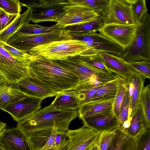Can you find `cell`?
Here are the masks:
<instances>
[{
	"label": "cell",
	"mask_w": 150,
	"mask_h": 150,
	"mask_svg": "<svg viewBox=\"0 0 150 150\" xmlns=\"http://www.w3.org/2000/svg\"><path fill=\"white\" fill-rule=\"evenodd\" d=\"M99 54L102 57L108 67L111 71L127 81L134 70L122 58L114 54L102 52Z\"/></svg>",
	"instance_id": "obj_19"
},
{
	"label": "cell",
	"mask_w": 150,
	"mask_h": 150,
	"mask_svg": "<svg viewBox=\"0 0 150 150\" xmlns=\"http://www.w3.org/2000/svg\"><path fill=\"white\" fill-rule=\"evenodd\" d=\"M31 59L32 57L23 59L12 56L3 47L2 42L0 40V75L7 82L16 84L29 77Z\"/></svg>",
	"instance_id": "obj_6"
},
{
	"label": "cell",
	"mask_w": 150,
	"mask_h": 150,
	"mask_svg": "<svg viewBox=\"0 0 150 150\" xmlns=\"http://www.w3.org/2000/svg\"><path fill=\"white\" fill-rule=\"evenodd\" d=\"M125 62L150 61V16L148 13L142 17L130 45L120 56Z\"/></svg>",
	"instance_id": "obj_5"
},
{
	"label": "cell",
	"mask_w": 150,
	"mask_h": 150,
	"mask_svg": "<svg viewBox=\"0 0 150 150\" xmlns=\"http://www.w3.org/2000/svg\"><path fill=\"white\" fill-rule=\"evenodd\" d=\"M54 129L40 130L30 134L27 139L31 150H42L47 143Z\"/></svg>",
	"instance_id": "obj_26"
},
{
	"label": "cell",
	"mask_w": 150,
	"mask_h": 150,
	"mask_svg": "<svg viewBox=\"0 0 150 150\" xmlns=\"http://www.w3.org/2000/svg\"><path fill=\"white\" fill-rule=\"evenodd\" d=\"M79 56L83 62L93 68L110 74H115L106 66L103 59L99 54Z\"/></svg>",
	"instance_id": "obj_32"
},
{
	"label": "cell",
	"mask_w": 150,
	"mask_h": 150,
	"mask_svg": "<svg viewBox=\"0 0 150 150\" xmlns=\"http://www.w3.org/2000/svg\"><path fill=\"white\" fill-rule=\"evenodd\" d=\"M138 25L106 24L97 32L120 46L124 50L132 42Z\"/></svg>",
	"instance_id": "obj_10"
},
{
	"label": "cell",
	"mask_w": 150,
	"mask_h": 150,
	"mask_svg": "<svg viewBox=\"0 0 150 150\" xmlns=\"http://www.w3.org/2000/svg\"><path fill=\"white\" fill-rule=\"evenodd\" d=\"M116 131L101 132L96 142L98 150H107L110 146Z\"/></svg>",
	"instance_id": "obj_37"
},
{
	"label": "cell",
	"mask_w": 150,
	"mask_h": 150,
	"mask_svg": "<svg viewBox=\"0 0 150 150\" xmlns=\"http://www.w3.org/2000/svg\"><path fill=\"white\" fill-rule=\"evenodd\" d=\"M99 15L93 9L84 6L72 5L56 23L62 29L89 21Z\"/></svg>",
	"instance_id": "obj_13"
},
{
	"label": "cell",
	"mask_w": 150,
	"mask_h": 150,
	"mask_svg": "<svg viewBox=\"0 0 150 150\" xmlns=\"http://www.w3.org/2000/svg\"><path fill=\"white\" fill-rule=\"evenodd\" d=\"M104 25L103 18L100 14L92 20L85 23L73 25L64 29L68 32H97Z\"/></svg>",
	"instance_id": "obj_28"
},
{
	"label": "cell",
	"mask_w": 150,
	"mask_h": 150,
	"mask_svg": "<svg viewBox=\"0 0 150 150\" xmlns=\"http://www.w3.org/2000/svg\"><path fill=\"white\" fill-rule=\"evenodd\" d=\"M51 105L61 110H76L80 106L78 96L73 89L57 94Z\"/></svg>",
	"instance_id": "obj_21"
},
{
	"label": "cell",
	"mask_w": 150,
	"mask_h": 150,
	"mask_svg": "<svg viewBox=\"0 0 150 150\" xmlns=\"http://www.w3.org/2000/svg\"><path fill=\"white\" fill-rule=\"evenodd\" d=\"M3 47L12 56L23 59H30L32 55L26 52L19 50L10 45L7 43L2 42Z\"/></svg>",
	"instance_id": "obj_41"
},
{
	"label": "cell",
	"mask_w": 150,
	"mask_h": 150,
	"mask_svg": "<svg viewBox=\"0 0 150 150\" xmlns=\"http://www.w3.org/2000/svg\"><path fill=\"white\" fill-rule=\"evenodd\" d=\"M144 124L147 129L150 128V85L143 87L139 100Z\"/></svg>",
	"instance_id": "obj_30"
},
{
	"label": "cell",
	"mask_w": 150,
	"mask_h": 150,
	"mask_svg": "<svg viewBox=\"0 0 150 150\" xmlns=\"http://www.w3.org/2000/svg\"><path fill=\"white\" fill-rule=\"evenodd\" d=\"M0 150H5L0 146Z\"/></svg>",
	"instance_id": "obj_47"
},
{
	"label": "cell",
	"mask_w": 150,
	"mask_h": 150,
	"mask_svg": "<svg viewBox=\"0 0 150 150\" xmlns=\"http://www.w3.org/2000/svg\"><path fill=\"white\" fill-rule=\"evenodd\" d=\"M115 98L92 101L82 105L78 110L79 118L82 120L113 111Z\"/></svg>",
	"instance_id": "obj_17"
},
{
	"label": "cell",
	"mask_w": 150,
	"mask_h": 150,
	"mask_svg": "<svg viewBox=\"0 0 150 150\" xmlns=\"http://www.w3.org/2000/svg\"><path fill=\"white\" fill-rule=\"evenodd\" d=\"M69 140L66 150H90L96 143L100 133L85 125L66 132Z\"/></svg>",
	"instance_id": "obj_11"
},
{
	"label": "cell",
	"mask_w": 150,
	"mask_h": 150,
	"mask_svg": "<svg viewBox=\"0 0 150 150\" xmlns=\"http://www.w3.org/2000/svg\"><path fill=\"white\" fill-rule=\"evenodd\" d=\"M88 48L84 42L67 38L38 46L25 52L38 54L53 61L85 55Z\"/></svg>",
	"instance_id": "obj_4"
},
{
	"label": "cell",
	"mask_w": 150,
	"mask_h": 150,
	"mask_svg": "<svg viewBox=\"0 0 150 150\" xmlns=\"http://www.w3.org/2000/svg\"><path fill=\"white\" fill-rule=\"evenodd\" d=\"M67 138L66 132L58 130L55 138L56 146L61 143L65 138Z\"/></svg>",
	"instance_id": "obj_42"
},
{
	"label": "cell",
	"mask_w": 150,
	"mask_h": 150,
	"mask_svg": "<svg viewBox=\"0 0 150 150\" xmlns=\"http://www.w3.org/2000/svg\"><path fill=\"white\" fill-rule=\"evenodd\" d=\"M125 81V79H123L119 84L114 101L113 112L117 120L120 106L127 88Z\"/></svg>",
	"instance_id": "obj_35"
},
{
	"label": "cell",
	"mask_w": 150,
	"mask_h": 150,
	"mask_svg": "<svg viewBox=\"0 0 150 150\" xmlns=\"http://www.w3.org/2000/svg\"><path fill=\"white\" fill-rule=\"evenodd\" d=\"M100 14L104 25H134L127 0H110L108 7Z\"/></svg>",
	"instance_id": "obj_9"
},
{
	"label": "cell",
	"mask_w": 150,
	"mask_h": 150,
	"mask_svg": "<svg viewBox=\"0 0 150 150\" xmlns=\"http://www.w3.org/2000/svg\"><path fill=\"white\" fill-rule=\"evenodd\" d=\"M69 142L68 139L65 138L59 144L50 150H66Z\"/></svg>",
	"instance_id": "obj_43"
},
{
	"label": "cell",
	"mask_w": 150,
	"mask_h": 150,
	"mask_svg": "<svg viewBox=\"0 0 150 150\" xmlns=\"http://www.w3.org/2000/svg\"><path fill=\"white\" fill-rule=\"evenodd\" d=\"M30 11L27 10L18 17L8 27L0 33V40L7 43L11 38L15 34L24 24L29 23Z\"/></svg>",
	"instance_id": "obj_25"
},
{
	"label": "cell",
	"mask_w": 150,
	"mask_h": 150,
	"mask_svg": "<svg viewBox=\"0 0 150 150\" xmlns=\"http://www.w3.org/2000/svg\"><path fill=\"white\" fill-rule=\"evenodd\" d=\"M42 100L25 96L19 100L8 104L1 110L9 114L18 123L40 109Z\"/></svg>",
	"instance_id": "obj_12"
},
{
	"label": "cell",
	"mask_w": 150,
	"mask_h": 150,
	"mask_svg": "<svg viewBox=\"0 0 150 150\" xmlns=\"http://www.w3.org/2000/svg\"><path fill=\"white\" fill-rule=\"evenodd\" d=\"M25 96L18 89L16 84L9 83L5 80L0 84V109L22 99Z\"/></svg>",
	"instance_id": "obj_22"
},
{
	"label": "cell",
	"mask_w": 150,
	"mask_h": 150,
	"mask_svg": "<svg viewBox=\"0 0 150 150\" xmlns=\"http://www.w3.org/2000/svg\"><path fill=\"white\" fill-rule=\"evenodd\" d=\"M81 120L84 125L99 133L116 131L119 128L118 121L113 111Z\"/></svg>",
	"instance_id": "obj_16"
},
{
	"label": "cell",
	"mask_w": 150,
	"mask_h": 150,
	"mask_svg": "<svg viewBox=\"0 0 150 150\" xmlns=\"http://www.w3.org/2000/svg\"><path fill=\"white\" fill-rule=\"evenodd\" d=\"M20 1V0H19ZM22 7L30 11V20L34 23L57 22L72 5L70 0L20 1Z\"/></svg>",
	"instance_id": "obj_3"
},
{
	"label": "cell",
	"mask_w": 150,
	"mask_h": 150,
	"mask_svg": "<svg viewBox=\"0 0 150 150\" xmlns=\"http://www.w3.org/2000/svg\"><path fill=\"white\" fill-rule=\"evenodd\" d=\"M79 116L77 110H59L50 104L19 122L17 127L27 137L33 132L45 129H56L66 132L71 122Z\"/></svg>",
	"instance_id": "obj_2"
},
{
	"label": "cell",
	"mask_w": 150,
	"mask_h": 150,
	"mask_svg": "<svg viewBox=\"0 0 150 150\" xmlns=\"http://www.w3.org/2000/svg\"><path fill=\"white\" fill-rule=\"evenodd\" d=\"M73 4L86 6L100 14L108 7L110 0H70Z\"/></svg>",
	"instance_id": "obj_33"
},
{
	"label": "cell",
	"mask_w": 150,
	"mask_h": 150,
	"mask_svg": "<svg viewBox=\"0 0 150 150\" xmlns=\"http://www.w3.org/2000/svg\"><path fill=\"white\" fill-rule=\"evenodd\" d=\"M68 38L82 41L86 44L88 50L84 55L105 52L120 56L123 49L111 40L97 32H67Z\"/></svg>",
	"instance_id": "obj_7"
},
{
	"label": "cell",
	"mask_w": 150,
	"mask_h": 150,
	"mask_svg": "<svg viewBox=\"0 0 150 150\" xmlns=\"http://www.w3.org/2000/svg\"><path fill=\"white\" fill-rule=\"evenodd\" d=\"M135 25H139L144 15L148 13L145 0H127Z\"/></svg>",
	"instance_id": "obj_31"
},
{
	"label": "cell",
	"mask_w": 150,
	"mask_h": 150,
	"mask_svg": "<svg viewBox=\"0 0 150 150\" xmlns=\"http://www.w3.org/2000/svg\"><path fill=\"white\" fill-rule=\"evenodd\" d=\"M22 7L19 0H0V7L10 14H20Z\"/></svg>",
	"instance_id": "obj_38"
},
{
	"label": "cell",
	"mask_w": 150,
	"mask_h": 150,
	"mask_svg": "<svg viewBox=\"0 0 150 150\" xmlns=\"http://www.w3.org/2000/svg\"><path fill=\"white\" fill-rule=\"evenodd\" d=\"M135 150H150V129L139 136Z\"/></svg>",
	"instance_id": "obj_40"
},
{
	"label": "cell",
	"mask_w": 150,
	"mask_h": 150,
	"mask_svg": "<svg viewBox=\"0 0 150 150\" xmlns=\"http://www.w3.org/2000/svg\"><path fill=\"white\" fill-rule=\"evenodd\" d=\"M128 63L133 69L145 79H150V61L143 60L132 62Z\"/></svg>",
	"instance_id": "obj_36"
},
{
	"label": "cell",
	"mask_w": 150,
	"mask_h": 150,
	"mask_svg": "<svg viewBox=\"0 0 150 150\" xmlns=\"http://www.w3.org/2000/svg\"><path fill=\"white\" fill-rule=\"evenodd\" d=\"M90 150H98V147L96 143Z\"/></svg>",
	"instance_id": "obj_45"
},
{
	"label": "cell",
	"mask_w": 150,
	"mask_h": 150,
	"mask_svg": "<svg viewBox=\"0 0 150 150\" xmlns=\"http://www.w3.org/2000/svg\"><path fill=\"white\" fill-rule=\"evenodd\" d=\"M26 52L32 56L29 66V77L41 86L57 94L74 89L79 83L75 75L54 61Z\"/></svg>",
	"instance_id": "obj_1"
},
{
	"label": "cell",
	"mask_w": 150,
	"mask_h": 150,
	"mask_svg": "<svg viewBox=\"0 0 150 150\" xmlns=\"http://www.w3.org/2000/svg\"><path fill=\"white\" fill-rule=\"evenodd\" d=\"M18 89L25 96L38 98L42 100L57 94L41 86L28 77L16 83Z\"/></svg>",
	"instance_id": "obj_20"
},
{
	"label": "cell",
	"mask_w": 150,
	"mask_h": 150,
	"mask_svg": "<svg viewBox=\"0 0 150 150\" xmlns=\"http://www.w3.org/2000/svg\"><path fill=\"white\" fill-rule=\"evenodd\" d=\"M6 125V123L0 121V133L2 130L5 128Z\"/></svg>",
	"instance_id": "obj_44"
},
{
	"label": "cell",
	"mask_w": 150,
	"mask_h": 150,
	"mask_svg": "<svg viewBox=\"0 0 150 150\" xmlns=\"http://www.w3.org/2000/svg\"><path fill=\"white\" fill-rule=\"evenodd\" d=\"M20 14L9 13L0 7V33L10 26Z\"/></svg>",
	"instance_id": "obj_39"
},
{
	"label": "cell",
	"mask_w": 150,
	"mask_h": 150,
	"mask_svg": "<svg viewBox=\"0 0 150 150\" xmlns=\"http://www.w3.org/2000/svg\"><path fill=\"white\" fill-rule=\"evenodd\" d=\"M54 61L75 75L79 82L87 80L96 76L107 73L89 66L80 58L79 55Z\"/></svg>",
	"instance_id": "obj_14"
},
{
	"label": "cell",
	"mask_w": 150,
	"mask_h": 150,
	"mask_svg": "<svg viewBox=\"0 0 150 150\" xmlns=\"http://www.w3.org/2000/svg\"><path fill=\"white\" fill-rule=\"evenodd\" d=\"M5 81L4 78L0 75V84H1Z\"/></svg>",
	"instance_id": "obj_46"
},
{
	"label": "cell",
	"mask_w": 150,
	"mask_h": 150,
	"mask_svg": "<svg viewBox=\"0 0 150 150\" xmlns=\"http://www.w3.org/2000/svg\"><path fill=\"white\" fill-rule=\"evenodd\" d=\"M64 29L48 33L23 38H11L7 42L10 45L24 52L38 46L68 38Z\"/></svg>",
	"instance_id": "obj_8"
},
{
	"label": "cell",
	"mask_w": 150,
	"mask_h": 150,
	"mask_svg": "<svg viewBox=\"0 0 150 150\" xmlns=\"http://www.w3.org/2000/svg\"><path fill=\"white\" fill-rule=\"evenodd\" d=\"M129 97L127 88L120 109L118 119L119 124V129L121 127L123 124L127 121L131 119V117L129 114Z\"/></svg>",
	"instance_id": "obj_34"
},
{
	"label": "cell",
	"mask_w": 150,
	"mask_h": 150,
	"mask_svg": "<svg viewBox=\"0 0 150 150\" xmlns=\"http://www.w3.org/2000/svg\"><path fill=\"white\" fill-rule=\"evenodd\" d=\"M62 29L57 24L50 26H44L30 23L23 25L11 38H23L42 35L61 30Z\"/></svg>",
	"instance_id": "obj_23"
},
{
	"label": "cell",
	"mask_w": 150,
	"mask_h": 150,
	"mask_svg": "<svg viewBox=\"0 0 150 150\" xmlns=\"http://www.w3.org/2000/svg\"><path fill=\"white\" fill-rule=\"evenodd\" d=\"M138 137H131L118 129L116 131L110 146L107 150H135Z\"/></svg>",
	"instance_id": "obj_24"
},
{
	"label": "cell",
	"mask_w": 150,
	"mask_h": 150,
	"mask_svg": "<svg viewBox=\"0 0 150 150\" xmlns=\"http://www.w3.org/2000/svg\"><path fill=\"white\" fill-rule=\"evenodd\" d=\"M145 79L134 71L129 79L125 81L129 97V114L131 117L139 105L140 96Z\"/></svg>",
	"instance_id": "obj_18"
},
{
	"label": "cell",
	"mask_w": 150,
	"mask_h": 150,
	"mask_svg": "<svg viewBox=\"0 0 150 150\" xmlns=\"http://www.w3.org/2000/svg\"><path fill=\"white\" fill-rule=\"evenodd\" d=\"M123 79L120 77L102 86L97 91L90 102L115 98L118 86Z\"/></svg>",
	"instance_id": "obj_29"
},
{
	"label": "cell",
	"mask_w": 150,
	"mask_h": 150,
	"mask_svg": "<svg viewBox=\"0 0 150 150\" xmlns=\"http://www.w3.org/2000/svg\"><path fill=\"white\" fill-rule=\"evenodd\" d=\"M147 129L142 110L139 105L135 112L131 116L129 127L125 132L131 137H136L142 134Z\"/></svg>",
	"instance_id": "obj_27"
},
{
	"label": "cell",
	"mask_w": 150,
	"mask_h": 150,
	"mask_svg": "<svg viewBox=\"0 0 150 150\" xmlns=\"http://www.w3.org/2000/svg\"><path fill=\"white\" fill-rule=\"evenodd\" d=\"M27 138L17 127L4 128L0 133V146L5 150H31Z\"/></svg>",
	"instance_id": "obj_15"
}]
</instances>
